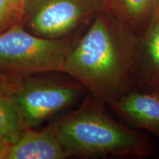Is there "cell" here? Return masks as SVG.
<instances>
[{
    "label": "cell",
    "instance_id": "cell-3",
    "mask_svg": "<svg viewBox=\"0 0 159 159\" xmlns=\"http://www.w3.org/2000/svg\"><path fill=\"white\" fill-rule=\"evenodd\" d=\"M76 41L38 36L20 24L0 33V72L13 80L49 71H63Z\"/></svg>",
    "mask_w": 159,
    "mask_h": 159
},
{
    "label": "cell",
    "instance_id": "cell-11",
    "mask_svg": "<svg viewBox=\"0 0 159 159\" xmlns=\"http://www.w3.org/2000/svg\"><path fill=\"white\" fill-rule=\"evenodd\" d=\"M27 0H0V30L21 21Z\"/></svg>",
    "mask_w": 159,
    "mask_h": 159
},
{
    "label": "cell",
    "instance_id": "cell-5",
    "mask_svg": "<svg viewBox=\"0 0 159 159\" xmlns=\"http://www.w3.org/2000/svg\"><path fill=\"white\" fill-rule=\"evenodd\" d=\"M82 90L78 85L25 77L16 80L8 94L26 128L33 129L74 102Z\"/></svg>",
    "mask_w": 159,
    "mask_h": 159
},
{
    "label": "cell",
    "instance_id": "cell-2",
    "mask_svg": "<svg viewBox=\"0 0 159 159\" xmlns=\"http://www.w3.org/2000/svg\"><path fill=\"white\" fill-rule=\"evenodd\" d=\"M66 156H152L156 148L146 136L127 128L94 105L49 128Z\"/></svg>",
    "mask_w": 159,
    "mask_h": 159
},
{
    "label": "cell",
    "instance_id": "cell-14",
    "mask_svg": "<svg viewBox=\"0 0 159 159\" xmlns=\"http://www.w3.org/2000/svg\"><path fill=\"white\" fill-rule=\"evenodd\" d=\"M157 10H158V11L159 13V0H158V5H157Z\"/></svg>",
    "mask_w": 159,
    "mask_h": 159
},
{
    "label": "cell",
    "instance_id": "cell-4",
    "mask_svg": "<svg viewBox=\"0 0 159 159\" xmlns=\"http://www.w3.org/2000/svg\"><path fill=\"white\" fill-rule=\"evenodd\" d=\"M105 8V0H27L21 21L35 35L62 39Z\"/></svg>",
    "mask_w": 159,
    "mask_h": 159
},
{
    "label": "cell",
    "instance_id": "cell-1",
    "mask_svg": "<svg viewBox=\"0 0 159 159\" xmlns=\"http://www.w3.org/2000/svg\"><path fill=\"white\" fill-rule=\"evenodd\" d=\"M138 48V35L105 8L75 42L63 72L111 105L135 90Z\"/></svg>",
    "mask_w": 159,
    "mask_h": 159
},
{
    "label": "cell",
    "instance_id": "cell-8",
    "mask_svg": "<svg viewBox=\"0 0 159 159\" xmlns=\"http://www.w3.org/2000/svg\"><path fill=\"white\" fill-rule=\"evenodd\" d=\"M66 157L57 137L50 129H27L11 146L7 159H62Z\"/></svg>",
    "mask_w": 159,
    "mask_h": 159
},
{
    "label": "cell",
    "instance_id": "cell-10",
    "mask_svg": "<svg viewBox=\"0 0 159 159\" xmlns=\"http://www.w3.org/2000/svg\"><path fill=\"white\" fill-rule=\"evenodd\" d=\"M27 129L11 95L0 94V140L14 144Z\"/></svg>",
    "mask_w": 159,
    "mask_h": 159
},
{
    "label": "cell",
    "instance_id": "cell-13",
    "mask_svg": "<svg viewBox=\"0 0 159 159\" xmlns=\"http://www.w3.org/2000/svg\"><path fill=\"white\" fill-rule=\"evenodd\" d=\"M11 146L8 143L0 140V159L7 158Z\"/></svg>",
    "mask_w": 159,
    "mask_h": 159
},
{
    "label": "cell",
    "instance_id": "cell-9",
    "mask_svg": "<svg viewBox=\"0 0 159 159\" xmlns=\"http://www.w3.org/2000/svg\"><path fill=\"white\" fill-rule=\"evenodd\" d=\"M106 9L140 37L157 9L158 0H105Z\"/></svg>",
    "mask_w": 159,
    "mask_h": 159
},
{
    "label": "cell",
    "instance_id": "cell-6",
    "mask_svg": "<svg viewBox=\"0 0 159 159\" xmlns=\"http://www.w3.org/2000/svg\"><path fill=\"white\" fill-rule=\"evenodd\" d=\"M137 85L159 94V13L156 9L144 33L139 37Z\"/></svg>",
    "mask_w": 159,
    "mask_h": 159
},
{
    "label": "cell",
    "instance_id": "cell-7",
    "mask_svg": "<svg viewBox=\"0 0 159 159\" xmlns=\"http://www.w3.org/2000/svg\"><path fill=\"white\" fill-rule=\"evenodd\" d=\"M111 105L125 119L159 139V94L134 90Z\"/></svg>",
    "mask_w": 159,
    "mask_h": 159
},
{
    "label": "cell",
    "instance_id": "cell-12",
    "mask_svg": "<svg viewBox=\"0 0 159 159\" xmlns=\"http://www.w3.org/2000/svg\"><path fill=\"white\" fill-rule=\"evenodd\" d=\"M16 80L0 72V94H8Z\"/></svg>",
    "mask_w": 159,
    "mask_h": 159
}]
</instances>
